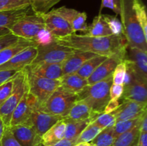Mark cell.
<instances>
[{
    "instance_id": "cell-1",
    "label": "cell",
    "mask_w": 147,
    "mask_h": 146,
    "mask_svg": "<svg viewBox=\"0 0 147 146\" xmlns=\"http://www.w3.org/2000/svg\"><path fill=\"white\" fill-rule=\"evenodd\" d=\"M55 42L73 50L89 52L106 57L123 52L128 48V43L123 34L90 37L73 33L64 37L55 38Z\"/></svg>"
},
{
    "instance_id": "cell-2",
    "label": "cell",
    "mask_w": 147,
    "mask_h": 146,
    "mask_svg": "<svg viewBox=\"0 0 147 146\" xmlns=\"http://www.w3.org/2000/svg\"><path fill=\"white\" fill-rule=\"evenodd\" d=\"M121 23L122 34L128 43V47H135L147 52V38L136 19L133 0H120Z\"/></svg>"
},
{
    "instance_id": "cell-3",
    "label": "cell",
    "mask_w": 147,
    "mask_h": 146,
    "mask_svg": "<svg viewBox=\"0 0 147 146\" xmlns=\"http://www.w3.org/2000/svg\"><path fill=\"white\" fill-rule=\"evenodd\" d=\"M113 84L112 75L93 84H88L78 94L77 100L84 101L93 113L101 114L110 100L109 90Z\"/></svg>"
},
{
    "instance_id": "cell-4",
    "label": "cell",
    "mask_w": 147,
    "mask_h": 146,
    "mask_svg": "<svg viewBox=\"0 0 147 146\" xmlns=\"http://www.w3.org/2000/svg\"><path fill=\"white\" fill-rule=\"evenodd\" d=\"M29 90L27 69L17 72L13 78V89L11 95L0 107V119L5 127L10 125L11 115L25 92Z\"/></svg>"
},
{
    "instance_id": "cell-5",
    "label": "cell",
    "mask_w": 147,
    "mask_h": 146,
    "mask_svg": "<svg viewBox=\"0 0 147 146\" xmlns=\"http://www.w3.org/2000/svg\"><path fill=\"white\" fill-rule=\"evenodd\" d=\"M77 98L78 94L67 92L59 87L42 104L37 107L44 113L63 119L68 114L70 108L77 101Z\"/></svg>"
},
{
    "instance_id": "cell-6",
    "label": "cell",
    "mask_w": 147,
    "mask_h": 146,
    "mask_svg": "<svg viewBox=\"0 0 147 146\" xmlns=\"http://www.w3.org/2000/svg\"><path fill=\"white\" fill-rule=\"evenodd\" d=\"M37 54L29 66L43 63H63L74 52L75 50L58 44L56 42L44 46H37Z\"/></svg>"
},
{
    "instance_id": "cell-7",
    "label": "cell",
    "mask_w": 147,
    "mask_h": 146,
    "mask_svg": "<svg viewBox=\"0 0 147 146\" xmlns=\"http://www.w3.org/2000/svg\"><path fill=\"white\" fill-rule=\"evenodd\" d=\"M45 27L42 14H27L9 28V32L20 39L32 41L40 29Z\"/></svg>"
},
{
    "instance_id": "cell-8",
    "label": "cell",
    "mask_w": 147,
    "mask_h": 146,
    "mask_svg": "<svg viewBox=\"0 0 147 146\" xmlns=\"http://www.w3.org/2000/svg\"><path fill=\"white\" fill-rule=\"evenodd\" d=\"M27 74L29 92L36 97L38 102V106L42 104L53 94V92L60 86V80H51L36 77L29 73L28 71Z\"/></svg>"
},
{
    "instance_id": "cell-9",
    "label": "cell",
    "mask_w": 147,
    "mask_h": 146,
    "mask_svg": "<svg viewBox=\"0 0 147 146\" xmlns=\"http://www.w3.org/2000/svg\"><path fill=\"white\" fill-rule=\"evenodd\" d=\"M125 62L131 70L135 80L147 83V52L135 47H128Z\"/></svg>"
},
{
    "instance_id": "cell-10",
    "label": "cell",
    "mask_w": 147,
    "mask_h": 146,
    "mask_svg": "<svg viewBox=\"0 0 147 146\" xmlns=\"http://www.w3.org/2000/svg\"><path fill=\"white\" fill-rule=\"evenodd\" d=\"M126 57L127 50L108 57L87 79L88 84H93L112 75L116 66L126 60Z\"/></svg>"
},
{
    "instance_id": "cell-11",
    "label": "cell",
    "mask_w": 147,
    "mask_h": 146,
    "mask_svg": "<svg viewBox=\"0 0 147 146\" xmlns=\"http://www.w3.org/2000/svg\"><path fill=\"white\" fill-rule=\"evenodd\" d=\"M38 106V102L33 94L25 92L22 100L17 105L12 113L9 126L22 124L30 120L33 110Z\"/></svg>"
},
{
    "instance_id": "cell-12",
    "label": "cell",
    "mask_w": 147,
    "mask_h": 146,
    "mask_svg": "<svg viewBox=\"0 0 147 146\" xmlns=\"http://www.w3.org/2000/svg\"><path fill=\"white\" fill-rule=\"evenodd\" d=\"M13 135L22 146H40L42 137L38 135L30 121L22 124L9 126Z\"/></svg>"
},
{
    "instance_id": "cell-13",
    "label": "cell",
    "mask_w": 147,
    "mask_h": 146,
    "mask_svg": "<svg viewBox=\"0 0 147 146\" xmlns=\"http://www.w3.org/2000/svg\"><path fill=\"white\" fill-rule=\"evenodd\" d=\"M37 54L36 46H31L20 52L9 60L0 66V71L15 70L20 71L28 67L35 59Z\"/></svg>"
},
{
    "instance_id": "cell-14",
    "label": "cell",
    "mask_w": 147,
    "mask_h": 146,
    "mask_svg": "<svg viewBox=\"0 0 147 146\" xmlns=\"http://www.w3.org/2000/svg\"><path fill=\"white\" fill-rule=\"evenodd\" d=\"M45 25L55 38H60L73 34L68 23L59 14L51 10L42 14Z\"/></svg>"
},
{
    "instance_id": "cell-15",
    "label": "cell",
    "mask_w": 147,
    "mask_h": 146,
    "mask_svg": "<svg viewBox=\"0 0 147 146\" xmlns=\"http://www.w3.org/2000/svg\"><path fill=\"white\" fill-rule=\"evenodd\" d=\"M53 11L61 16L68 23L73 33H76L78 31L85 32L87 29V14L86 12L79 11L65 6L57 9H53Z\"/></svg>"
},
{
    "instance_id": "cell-16",
    "label": "cell",
    "mask_w": 147,
    "mask_h": 146,
    "mask_svg": "<svg viewBox=\"0 0 147 146\" xmlns=\"http://www.w3.org/2000/svg\"><path fill=\"white\" fill-rule=\"evenodd\" d=\"M147 102L126 100L120 104L117 110L113 113L116 122L139 118L147 110Z\"/></svg>"
},
{
    "instance_id": "cell-17",
    "label": "cell",
    "mask_w": 147,
    "mask_h": 146,
    "mask_svg": "<svg viewBox=\"0 0 147 146\" xmlns=\"http://www.w3.org/2000/svg\"><path fill=\"white\" fill-rule=\"evenodd\" d=\"M37 107L33 110L29 121L34 127L38 135L42 137L44 133H45L57 121L62 120V118L44 113L39 110Z\"/></svg>"
},
{
    "instance_id": "cell-18",
    "label": "cell",
    "mask_w": 147,
    "mask_h": 146,
    "mask_svg": "<svg viewBox=\"0 0 147 146\" xmlns=\"http://www.w3.org/2000/svg\"><path fill=\"white\" fill-rule=\"evenodd\" d=\"M29 73L39 77L60 80L63 76V63H43L26 67Z\"/></svg>"
},
{
    "instance_id": "cell-19",
    "label": "cell",
    "mask_w": 147,
    "mask_h": 146,
    "mask_svg": "<svg viewBox=\"0 0 147 146\" xmlns=\"http://www.w3.org/2000/svg\"><path fill=\"white\" fill-rule=\"evenodd\" d=\"M147 83L135 80L131 84L123 85V92L121 97L122 101H131L147 102Z\"/></svg>"
},
{
    "instance_id": "cell-20",
    "label": "cell",
    "mask_w": 147,
    "mask_h": 146,
    "mask_svg": "<svg viewBox=\"0 0 147 146\" xmlns=\"http://www.w3.org/2000/svg\"><path fill=\"white\" fill-rule=\"evenodd\" d=\"M96 55L97 54L89 52L75 50L73 54L63 63V75L77 72L88 60Z\"/></svg>"
},
{
    "instance_id": "cell-21",
    "label": "cell",
    "mask_w": 147,
    "mask_h": 146,
    "mask_svg": "<svg viewBox=\"0 0 147 146\" xmlns=\"http://www.w3.org/2000/svg\"><path fill=\"white\" fill-rule=\"evenodd\" d=\"M30 9V7H28L14 11H0V37L10 33V27L20 19L29 14Z\"/></svg>"
},
{
    "instance_id": "cell-22",
    "label": "cell",
    "mask_w": 147,
    "mask_h": 146,
    "mask_svg": "<svg viewBox=\"0 0 147 146\" xmlns=\"http://www.w3.org/2000/svg\"><path fill=\"white\" fill-rule=\"evenodd\" d=\"M100 114L93 113L90 107L83 100H77L70 108L67 116L63 119L71 120H85L91 119L93 122Z\"/></svg>"
},
{
    "instance_id": "cell-23",
    "label": "cell",
    "mask_w": 147,
    "mask_h": 146,
    "mask_svg": "<svg viewBox=\"0 0 147 146\" xmlns=\"http://www.w3.org/2000/svg\"><path fill=\"white\" fill-rule=\"evenodd\" d=\"M60 80V87L67 92L74 94L80 93L84 87L88 85L87 80L82 77L76 72L63 75Z\"/></svg>"
},
{
    "instance_id": "cell-24",
    "label": "cell",
    "mask_w": 147,
    "mask_h": 146,
    "mask_svg": "<svg viewBox=\"0 0 147 146\" xmlns=\"http://www.w3.org/2000/svg\"><path fill=\"white\" fill-rule=\"evenodd\" d=\"M65 123L62 119L52 126L42 136V146H53L55 143L61 140L65 137Z\"/></svg>"
},
{
    "instance_id": "cell-25",
    "label": "cell",
    "mask_w": 147,
    "mask_h": 146,
    "mask_svg": "<svg viewBox=\"0 0 147 146\" xmlns=\"http://www.w3.org/2000/svg\"><path fill=\"white\" fill-rule=\"evenodd\" d=\"M85 34L90 37H107L113 35L103 14L101 13H99L98 15L94 17L91 24L88 26Z\"/></svg>"
},
{
    "instance_id": "cell-26",
    "label": "cell",
    "mask_w": 147,
    "mask_h": 146,
    "mask_svg": "<svg viewBox=\"0 0 147 146\" xmlns=\"http://www.w3.org/2000/svg\"><path fill=\"white\" fill-rule=\"evenodd\" d=\"M31 46H36V44L32 41L20 39V41L17 42L15 44L1 50L0 51V66L7 62L17 53Z\"/></svg>"
},
{
    "instance_id": "cell-27",
    "label": "cell",
    "mask_w": 147,
    "mask_h": 146,
    "mask_svg": "<svg viewBox=\"0 0 147 146\" xmlns=\"http://www.w3.org/2000/svg\"><path fill=\"white\" fill-rule=\"evenodd\" d=\"M65 123V130L64 138L68 140L78 139V136L82 133L86 126L93 122L91 119L85 120H71L63 119Z\"/></svg>"
},
{
    "instance_id": "cell-28",
    "label": "cell",
    "mask_w": 147,
    "mask_h": 146,
    "mask_svg": "<svg viewBox=\"0 0 147 146\" xmlns=\"http://www.w3.org/2000/svg\"><path fill=\"white\" fill-rule=\"evenodd\" d=\"M140 122V121H139ZM139 123L131 130L122 133L116 137L113 142V146H132L136 143L139 137Z\"/></svg>"
},
{
    "instance_id": "cell-29",
    "label": "cell",
    "mask_w": 147,
    "mask_h": 146,
    "mask_svg": "<svg viewBox=\"0 0 147 146\" xmlns=\"http://www.w3.org/2000/svg\"><path fill=\"white\" fill-rule=\"evenodd\" d=\"M108 57L102 55H96L88 60L77 71V74L87 80L96 68L107 58Z\"/></svg>"
},
{
    "instance_id": "cell-30",
    "label": "cell",
    "mask_w": 147,
    "mask_h": 146,
    "mask_svg": "<svg viewBox=\"0 0 147 146\" xmlns=\"http://www.w3.org/2000/svg\"><path fill=\"white\" fill-rule=\"evenodd\" d=\"M115 139L113 126L103 129L90 143L96 146H111Z\"/></svg>"
},
{
    "instance_id": "cell-31",
    "label": "cell",
    "mask_w": 147,
    "mask_h": 146,
    "mask_svg": "<svg viewBox=\"0 0 147 146\" xmlns=\"http://www.w3.org/2000/svg\"><path fill=\"white\" fill-rule=\"evenodd\" d=\"M133 5L138 22L143 31L144 34L147 38V16L146 7L142 0H133Z\"/></svg>"
},
{
    "instance_id": "cell-32",
    "label": "cell",
    "mask_w": 147,
    "mask_h": 146,
    "mask_svg": "<svg viewBox=\"0 0 147 146\" xmlns=\"http://www.w3.org/2000/svg\"><path fill=\"white\" fill-rule=\"evenodd\" d=\"M61 0H29L30 7L33 13L44 14Z\"/></svg>"
},
{
    "instance_id": "cell-33",
    "label": "cell",
    "mask_w": 147,
    "mask_h": 146,
    "mask_svg": "<svg viewBox=\"0 0 147 146\" xmlns=\"http://www.w3.org/2000/svg\"><path fill=\"white\" fill-rule=\"evenodd\" d=\"M102 130L103 128L92 122L86 126V128L82 131L80 135L78 136L77 139V143H90Z\"/></svg>"
},
{
    "instance_id": "cell-34",
    "label": "cell",
    "mask_w": 147,
    "mask_h": 146,
    "mask_svg": "<svg viewBox=\"0 0 147 146\" xmlns=\"http://www.w3.org/2000/svg\"><path fill=\"white\" fill-rule=\"evenodd\" d=\"M28 7L29 0H0V11H14Z\"/></svg>"
},
{
    "instance_id": "cell-35",
    "label": "cell",
    "mask_w": 147,
    "mask_h": 146,
    "mask_svg": "<svg viewBox=\"0 0 147 146\" xmlns=\"http://www.w3.org/2000/svg\"><path fill=\"white\" fill-rule=\"evenodd\" d=\"M140 118L141 117H139V118L134 119V120L116 122L115 125L113 126V134H114V137H117L121 134L131 130V129L134 127L136 125H137L138 123L140 121Z\"/></svg>"
},
{
    "instance_id": "cell-36",
    "label": "cell",
    "mask_w": 147,
    "mask_h": 146,
    "mask_svg": "<svg viewBox=\"0 0 147 146\" xmlns=\"http://www.w3.org/2000/svg\"><path fill=\"white\" fill-rule=\"evenodd\" d=\"M36 46H44L55 42V37L46 27L40 29L32 40Z\"/></svg>"
},
{
    "instance_id": "cell-37",
    "label": "cell",
    "mask_w": 147,
    "mask_h": 146,
    "mask_svg": "<svg viewBox=\"0 0 147 146\" xmlns=\"http://www.w3.org/2000/svg\"><path fill=\"white\" fill-rule=\"evenodd\" d=\"M101 128L113 127L116 123V117L113 113H101L99 115L96 120L93 122Z\"/></svg>"
},
{
    "instance_id": "cell-38",
    "label": "cell",
    "mask_w": 147,
    "mask_h": 146,
    "mask_svg": "<svg viewBox=\"0 0 147 146\" xmlns=\"http://www.w3.org/2000/svg\"><path fill=\"white\" fill-rule=\"evenodd\" d=\"M126 74V64L125 60L119 63L113 71L112 77H113V84H123L124 82L125 77Z\"/></svg>"
},
{
    "instance_id": "cell-39",
    "label": "cell",
    "mask_w": 147,
    "mask_h": 146,
    "mask_svg": "<svg viewBox=\"0 0 147 146\" xmlns=\"http://www.w3.org/2000/svg\"><path fill=\"white\" fill-rule=\"evenodd\" d=\"M105 19L110 28L111 31L113 35H122V25L121 21L118 19L116 17L109 15V14H103Z\"/></svg>"
},
{
    "instance_id": "cell-40",
    "label": "cell",
    "mask_w": 147,
    "mask_h": 146,
    "mask_svg": "<svg viewBox=\"0 0 147 146\" xmlns=\"http://www.w3.org/2000/svg\"><path fill=\"white\" fill-rule=\"evenodd\" d=\"M14 77L0 85V107L11 95L13 89V78Z\"/></svg>"
},
{
    "instance_id": "cell-41",
    "label": "cell",
    "mask_w": 147,
    "mask_h": 146,
    "mask_svg": "<svg viewBox=\"0 0 147 146\" xmlns=\"http://www.w3.org/2000/svg\"><path fill=\"white\" fill-rule=\"evenodd\" d=\"M1 146H22L13 135L10 127H4L1 137Z\"/></svg>"
},
{
    "instance_id": "cell-42",
    "label": "cell",
    "mask_w": 147,
    "mask_h": 146,
    "mask_svg": "<svg viewBox=\"0 0 147 146\" xmlns=\"http://www.w3.org/2000/svg\"><path fill=\"white\" fill-rule=\"evenodd\" d=\"M103 8H108L113 10L116 13V15L120 14L121 7H120V0H101V4H100V12H101Z\"/></svg>"
},
{
    "instance_id": "cell-43",
    "label": "cell",
    "mask_w": 147,
    "mask_h": 146,
    "mask_svg": "<svg viewBox=\"0 0 147 146\" xmlns=\"http://www.w3.org/2000/svg\"><path fill=\"white\" fill-rule=\"evenodd\" d=\"M20 40V38L13 35L11 33L0 37V51L12 44H15Z\"/></svg>"
},
{
    "instance_id": "cell-44",
    "label": "cell",
    "mask_w": 147,
    "mask_h": 146,
    "mask_svg": "<svg viewBox=\"0 0 147 146\" xmlns=\"http://www.w3.org/2000/svg\"><path fill=\"white\" fill-rule=\"evenodd\" d=\"M123 92V84H112L109 90L110 100H119Z\"/></svg>"
},
{
    "instance_id": "cell-45",
    "label": "cell",
    "mask_w": 147,
    "mask_h": 146,
    "mask_svg": "<svg viewBox=\"0 0 147 146\" xmlns=\"http://www.w3.org/2000/svg\"><path fill=\"white\" fill-rule=\"evenodd\" d=\"M15 70H4V71H0V85L5 82L6 81L9 79L12 78L14 75L17 73Z\"/></svg>"
},
{
    "instance_id": "cell-46",
    "label": "cell",
    "mask_w": 147,
    "mask_h": 146,
    "mask_svg": "<svg viewBox=\"0 0 147 146\" xmlns=\"http://www.w3.org/2000/svg\"><path fill=\"white\" fill-rule=\"evenodd\" d=\"M121 103L119 102V100H110L108 104H106L104 109V113H112L116 111L119 107Z\"/></svg>"
},
{
    "instance_id": "cell-47",
    "label": "cell",
    "mask_w": 147,
    "mask_h": 146,
    "mask_svg": "<svg viewBox=\"0 0 147 146\" xmlns=\"http://www.w3.org/2000/svg\"><path fill=\"white\" fill-rule=\"evenodd\" d=\"M139 131L140 133H147V110L141 116L139 122Z\"/></svg>"
},
{
    "instance_id": "cell-48",
    "label": "cell",
    "mask_w": 147,
    "mask_h": 146,
    "mask_svg": "<svg viewBox=\"0 0 147 146\" xmlns=\"http://www.w3.org/2000/svg\"><path fill=\"white\" fill-rule=\"evenodd\" d=\"M77 143V139H73V140H68V139L63 138L53 146H73Z\"/></svg>"
},
{
    "instance_id": "cell-49",
    "label": "cell",
    "mask_w": 147,
    "mask_h": 146,
    "mask_svg": "<svg viewBox=\"0 0 147 146\" xmlns=\"http://www.w3.org/2000/svg\"><path fill=\"white\" fill-rule=\"evenodd\" d=\"M136 146H147V133H139Z\"/></svg>"
},
{
    "instance_id": "cell-50",
    "label": "cell",
    "mask_w": 147,
    "mask_h": 146,
    "mask_svg": "<svg viewBox=\"0 0 147 146\" xmlns=\"http://www.w3.org/2000/svg\"><path fill=\"white\" fill-rule=\"evenodd\" d=\"M4 127H5V126H4V123H3V122L1 121V120L0 119V146H1V137H2Z\"/></svg>"
},
{
    "instance_id": "cell-51",
    "label": "cell",
    "mask_w": 147,
    "mask_h": 146,
    "mask_svg": "<svg viewBox=\"0 0 147 146\" xmlns=\"http://www.w3.org/2000/svg\"><path fill=\"white\" fill-rule=\"evenodd\" d=\"M73 146H90V143H78Z\"/></svg>"
},
{
    "instance_id": "cell-52",
    "label": "cell",
    "mask_w": 147,
    "mask_h": 146,
    "mask_svg": "<svg viewBox=\"0 0 147 146\" xmlns=\"http://www.w3.org/2000/svg\"><path fill=\"white\" fill-rule=\"evenodd\" d=\"M90 146H96V145H93V144H90Z\"/></svg>"
},
{
    "instance_id": "cell-53",
    "label": "cell",
    "mask_w": 147,
    "mask_h": 146,
    "mask_svg": "<svg viewBox=\"0 0 147 146\" xmlns=\"http://www.w3.org/2000/svg\"><path fill=\"white\" fill-rule=\"evenodd\" d=\"M134 146H136V143H135V145H134Z\"/></svg>"
},
{
    "instance_id": "cell-54",
    "label": "cell",
    "mask_w": 147,
    "mask_h": 146,
    "mask_svg": "<svg viewBox=\"0 0 147 146\" xmlns=\"http://www.w3.org/2000/svg\"><path fill=\"white\" fill-rule=\"evenodd\" d=\"M136 142H137V141H136ZM134 145H135V144H134V145H132V146H134ZM111 146H113V145H111Z\"/></svg>"
},
{
    "instance_id": "cell-55",
    "label": "cell",
    "mask_w": 147,
    "mask_h": 146,
    "mask_svg": "<svg viewBox=\"0 0 147 146\" xmlns=\"http://www.w3.org/2000/svg\"><path fill=\"white\" fill-rule=\"evenodd\" d=\"M40 146H42V145H40Z\"/></svg>"
}]
</instances>
